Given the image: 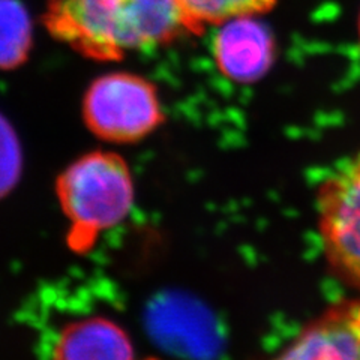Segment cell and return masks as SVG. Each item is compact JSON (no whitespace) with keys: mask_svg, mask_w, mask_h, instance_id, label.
<instances>
[{"mask_svg":"<svg viewBox=\"0 0 360 360\" xmlns=\"http://www.w3.org/2000/svg\"><path fill=\"white\" fill-rule=\"evenodd\" d=\"M177 4L198 35L206 25L218 26L242 15H264L278 0H177Z\"/></svg>","mask_w":360,"mask_h":360,"instance_id":"cell-9","label":"cell"},{"mask_svg":"<svg viewBox=\"0 0 360 360\" xmlns=\"http://www.w3.org/2000/svg\"><path fill=\"white\" fill-rule=\"evenodd\" d=\"M317 213L326 260L338 278L360 290V153L321 184Z\"/></svg>","mask_w":360,"mask_h":360,"instance_id":"cell-4","label":"cell"},{"mask_svg":"<svg viewBox=\"0 0 360 360\" xmlns=\"http://www.w3.org/2000/svg\"><path fill=\"white\" fill-rule=\"evenodd\" d=\"M32 49V21L18 0H0V70H14Z\"/></svg>","mask_w":360,"mask_h":360,"instance_id":"cell-8","label":"cell"},{"mask_svg":"<svg viewBox=\"0 0 360 360\" xmlns=\"http://www.w3.org/2000/svg\"><path fill=\"white\" fill-rule=\"evenodd\" d=\"M83 119L99 140L132 144L148 139L165 122L161 98L141 75L112 72L99 77L86 90Z\"/></svg>","mask_w":360,"mask_h":360,"instance_id":"cell-3","label":"cell"},{"mask_svg":"<svg viewBox=\"0 0 360 360\" xmlns=\"http://www.w3.org/2000/svg\"><path fill=\"white\" fill-rule=\"evenodd\" d=\"M357 39H359V47H360V11L357 17Z\"/></svg>","mask_w":360,"mask_h":360,"instance_id":"cell-11","label":"cell"},{"mask_svg":"<svg viewBox=\"0 0 360 360\" xmlns=\"http://www.w3.org/2000/svg\"><path fill=\"white\" fill-rule=\"evenodd\" d=\"M51 360H134V348L120 324L96 315L66 324L56 338Z\"/></svg>","mask_w":360,"mask_h":360,"instance_id":"cell-7","label":"cell"},{"mask_svg":"<svg viewBox=\"0 0 360 360\" xmlns=\"http://www.w3.org/2000/svg\"><path fill=\"white\" fill-rule=\"evenodd\" d=\"M272 360H360V299L333 303Z\"/></svg>","mask_w":360,"mask_h":360,"instance_id":"cell-6","label":"cell"},{"mask_svg":"<svg viewBox=\"0 0 360 360\" xmlns=\"http://www.w3.org/2000/svg\"><path fill=\"white\" fill-rule=\"evenodd\" d=\"M148 360H161V359H148Z\"/></svg>","mask_w":360,"mask_h":360,"instance_id":"cell-12","label":"cell"},{"mask_svg":"<svg viewBox=\"0 0 360 360\" xmlns=\"http://www.w3.org/2000/svg\"><path fill=\"white\" fill-rule=\"evenodd\" d=\"M262 15H242L218 25L213 38V59L218 71L236 84H254L276 62L274 32Z\"/></svg>","mask_w":360,"mask_h":360,"instance_id":"cell-5","label":"cell"},{"mask_svg":"<svg viewBox=\"0 0 360 360\" xmlns=\"http://www.w3.org/2000/svg\"><path fill=\"white\" fill-rule=\"evenodd\" d=\"M44 21L56 39L95 60L197 35L177 0H49Z\"/></svg>","mask_w":360,"mask_h":360,"instance_id":"cell-1","label":"cell"},{"mask_svg":"<svg viewBox=\"0 0 360 360\" xmlns=\"http://www.w3.org/2000/svg\"><path fill=\"white\" fill-rule=\"evenodd\" d=\"M18 143L5 119L0 117V195L13 186L18 172Z\"/></svg>","mask_w":360,"mask_h":360,"instance_id":"cell-10","label":"cell"},{"mask_svg":"<svg viewBox=\"0 0 360 360\" xmlns=\"http://www.w3.org/2000/svg\"><path fill=\"white\" fill-rule=\"evenodd\" d=\"M56 195L70 221L72 246L86 248L131 212L135 195L131 168L115 152L86 153L59 174Z\"/></svg>","mask_w":360,"mask_h":360,"instance_id":"cell-2","label":"cell"}]
</instances>
